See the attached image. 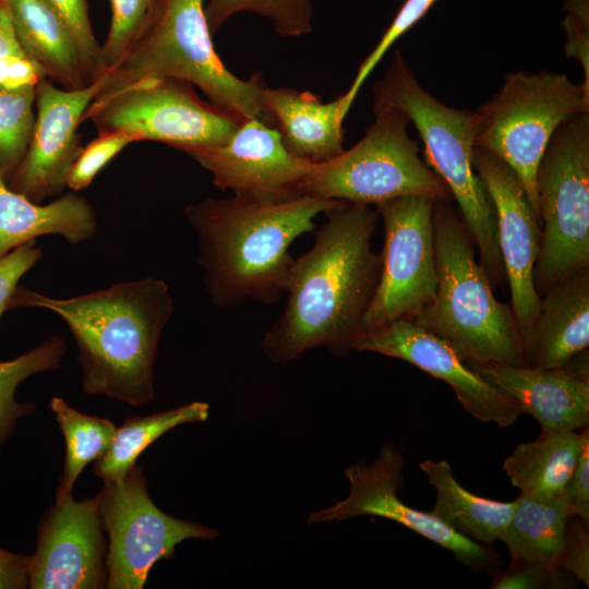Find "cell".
I'll use <instances>...</instances> for the list:
<instances>
[{"instance_id": "6da1fadb", "label": "cell", "mask_w": 589, "mask_h": 589, "mask_svg": "<svg viewBox=\"0 0 589 589\" xmlns=\"http://www.w3.org/2000/svg\"><path fill=\"white\" fill-rule=\"evenodd\" d=\"M324 215L313 245L292 264L283 313L263 337L262 349L273 363L317 347L342 357L361 335L382 266L371 247L378 213L371 205L337 201Z\"/></svg>"}, {"instance_id": "7a4b0ae2", "label": "cell", "mask_w": 589, "mask_h": 589, "mask_svg": "<svg viewBox=\"0 0 589 589\" xmlns=\"http://www.w3.org/2000/svg\"><path fill=\"white\" fill-rule=\"evenodd\" d=\"M23 306L46 309L67 323L79 348L86 394L132 406L154 399L158 342L173 310L164 280L124 281L67 299L16 287L9 309Z\"/></svg>"}, {"instance_id": "3957f363", "label": "cell", "mask_w": 589, "mask_h": 589, "mask_svg": "<svg viewBox=\"0 0 589 589\" xmlns=\"http://www.w3.org/2000/svg\"><path fill=\"white\" fill-rule=\"evenodd\" d=\"M336 202L309 195L261 202L235 195L188 205L184 215L197 236L212 303L229 308L247 300L279 301L294 262L291 243L313 231L314 219Z\"/></svg>"}, {"instance_id": "277c9868", "label": "cell", "mask_w": 589, "mask_h": 589, "mask_svg": "<svg viewBox=\"0 0 589 589\" xmlns=\"http://www.w3.org/2000/svg\"><path fill=\"white\" fill-rule=\"evenodd\" d=\"M433 233L436 293L411 322L444 340L469 365L525 364L510 305L496 299L450 200L435 201Z\"/></svg>"}, {"instance_id": "5b68a950", "label": "cell", "mask_w": 589, "mask_h": 589, "mask_svg": "<svg viewBox=\"0 0 589 589\" xmlns=\"http://www.w3.org/2000/svg\"><path fill=\"white\" fill-rule=\"evenodd\" d=\"M382 110H398L413 123L424 145L426 164L455 199L480 263L493 287H502L506 278L495 214L473 166L476 113L449 107L422 88L399 50L373 87V111Z\"/></svg>"}, {"instance_id": "8992f818", "label": "cell", "mask_w": 589, "mask_h": 589, "mask_svg": "<svg viewBox=\"0 0 589 589\" xmlns=\"http://www.w3.org/2000/svg\"><path fill=\"white\" fill-rule=\"evenodd\" d=\"M206 0H163L160 10L122 61L100 80L93 101L134 83L172 77L196 85L221 108L276 129L263 99L261 74L242 80L217 55L205 15Z\"/></svg>"}, {"instance_id": "52a82bcc", "label": "cell", "mask_w": 589, "mask_h": 589, "mask_svg": "<svg viewBox=\"0 0 589 589\" xmlns=\"http://www.w3.org/2000/svg\"><path fill=\"white\" fill-rule=\"evenodd\" d=\"M585 112H589V86L584 83L548 71L509 73L500 91L474 112V147L495 155L516 173L539 217L536 175L543 153L563 122Z\"/></svg>"}, {"instance_id": "ba28073f", "label": "cell", "mask_w": 589, "mask_h": 589, "mask_svg": "<svg viewBox=\"0 0 589 589\" xmlns=\"http://www.w3.org/2000/svg\"><path fill=\"white\" fill-rule=\"evenodd\" d=\"M374 113V122L351 148L312 165L301 194L375 206L408 195L453 199L446 183L420 158L417 143L407 133L406 115L398 110Z\"/></svg>"}, {"instance_id": "9c48e42d", "label": "cell", "mask_w": 589, "mask_h": 589, "mask_svg": "<svg viewBox=\"0 0 589 589\" xmlns=\"http://www.w3.org/2000/svg\"><path fill=\"white\" fill-rule=\"evenodd\" d=\"M541 243L533 283L541 298L589 267V112L553 133L536 175Z\"/></svg>"}, {"instance_id": "30bf717a", "label": "cell", "mask_w": 589, "mask_h": 589, "mask_svg": "<svg viewBox=\"0 0 589 589\" xmlns=\"http://www.w3.org/2000/svg\"><path fill=\"white\" fill-rule=\"evenodd\" d=\"M242 115L202 100L189 82L149 79L93 101L85 112L98 134L123 132L135 142L156 141L190 156L225 143Z\"/></svg>"}, {"instance_id": "8fae6325", "label": "cell", "mask_w": 589, "mask_h": 589, "mask_svg": "<svg viewBox=\"0 0 589 589\" xmlns=\"http://www.w3.org/2000/svg\"><path fill=\"white\" fill-rule=\"evenodd\" d=\"M98 509L109 539L105 557L109 589H141L158 561L173 557L177 544L218 534L161 512L151 500L143 469L136 464L121 479L104 481Z\"/></svg>"}, {"instance_id": "7c38bea8", "label": "cell", "mask_w": 589, "mask_h": 589, "mask_svg": "<svg viewBox=\"0 0 589 589\" xmlns=\"http://www.w3.org/2000/svg\"><path fill=\"white\" fill-rule=\"evenodd\" d=\"M434 203L408 195L376 206L385 241L378 283L363 316L361 335L393 322L411 321L433 301L437 287Z\"/></svg>"}, {"instance_id": "4fadbf2b", "label": "cell", "mask_w": 589, "mask_h": 589, "mask_svg": "<svg viewBox=\"0 0 589 589\" xmlns=\"http://www.w3.org/2000/svg\"><path fill=\"white\" fill-rule=\"evenodd\" d=\"M405 457L394 445H384L376 459L368 465L356 462L345 469L350 484L347 497L333 506L313 512L308 524L340 521L359 516L393 520L449 551L473 572L501 570L502 560L491 545L476 542L446 526L430 512L402 502L398 491L404 486Z\"/></svg>"}, {"instance_id": "5bb4252c", "label": "cell", "mask_w": 589, "mask_h": 589, "mask_svg": "<svg viewBox=\"0 0 589 589\" xmlns=\"http://www.w3.org/2000/svg\"><path fill=\"white\" fill-rule=\"evenodd\" d=\"M473 166L494 209L510 310L524 347L541 301L533 283L541 223L518 177L502 159L474 147Z\"/></svg>"}, {"instance_id": "9a60e30c", "label": "cell", "mask_w": 589, "mask_h": 589, "mask_svg": "<svg viewBox=\"0 0 589 589\" xmlns=\"http://www.w3.org/2000/svg\"><path fill=\"white\" fill-rule=\"evenodd\" d=\"M106 540L98 495L56 497L38 526L37 548L26 556L32 589H99L107 585Z\"/></svg>"}, {"instance_id": "2e32d148", "label": "cell", "mask_w": 589, "mask_h": 589, "mask_svg": "<svg viewBox=\"0 0 589 589\" xmlns=\"http://www.w3.org/2000/svg\"><path fill=\"white\" fill-rule=\"evenodd\" d=\"M100 88V80L79 89L55 86L44 79L36 85V113L27 149L4 180L34 203L59 196L82 144L79 127Z\"/></svg>"}, {"instance_id": "e0dca14e", "label": "cell", "mask_w": 589, "mask_h": 589, "mask_svg": "<svg viewBox=\"0 0 589 589\" xmlns=\"http://www.w3.org/2000/svg\"><path fill=\"white\" fill-rule=\"evenodd\" d=\"M353 350L396 358L442 380L460 406L481 422L508 428L524 414L513 398L481 376L449 345L411 321L393 322L360 335Z\"/></svg>"}, {"instance_id": "ac0fdd59", "label": "cell", "mask_w": 589, "mask_h": 589, "mask_svg": "<svg viewBox=\"0 0 589 589\" xmlns=\"http://www.w3.org/2000/svg\"><path fill=\"white\" fill-rule=\"evenodd\" d=\"M192 157L212 173L219 189L261 202L301 196L313 165L291 155L277 129L253 118H244L221 145Z\"/></svg>"}, {"instance_id": "d6986e66", "label": "cell", "mask_w": 589, "mask_h": 589, "mask_svg": "<svg viewBox=\"0 0 589 589\" xmlns=\"http://www.w3.org/2000/svg\"><path fill=\"white\" fill-rule=\"evenodd\" d=\"M532 416L541 432L580 431L589 423V378L566 366L540 369L525 364L470 365Z\"/></svg>"}, {"instance_id": "ffe728a7", "label": "cell", "mask_w": 589, "mask_h": 589, "mask_svg": "<svg viewBox=\"0 0 589 589\" xmlns=\"http://www.w3.org/2000/svg\"><path fill=\"white\" fill-rule=\"evenodd\" d=\"M589 345V267L562 280L541 297L522 347L525 365L564 366Z\"/></svg>"}, {"instance_id": "44dd1931", "label": "cell", "mask_w": 589, "mask_h": 589, "mask_svg": "<svg viewBox=\"0 0 589 589\" xmlns=\"http://www.w3.org/2000/svg\"><path fill=\"white\" fill-rule=\"evenodd\" d=\"M263 99L284 146L294 157L320 164L344 152V94L323 103L308 91L266 85Z\"/></svg>"}, {"instance_id": "7402d4cb", "label": "cell", "mask_w": 589, "mask_h": 589, "mask_svg": "<svg viewBox=\"0 0 589 589\" xmlns=\"http://www.w3.org/2000/svg\"><path fill=\"white\" fill-rule=\"evenodd\" d=\"M4 2L22 49L47 79L65 89L93 83L68 23L50 0Z\"/></svg>"}, {"instance_id": "603a6c76", "label": "cell", "mask_w": 589, "mask_h": 589, "mask_svg": "<svg viewBox=\"0 0 589 589\" xmlns=\"http://www.w3.org/2000/svg\"><path fill=\"white\" fill-rule=\"evenodd\" d=\"M96 214L88 201L73 192L48 204L29 201L11 190L0 175V256L45 235L77 244L94 237Z\"/></svg>"}, {"instance_id": "cb8c5ba5", "label": "cell", "mask_w": 589, "mask_h": 589, "mask_svg": "<svg viewBox=\"0 0 589 589\" xmlns=\"http://www.w3.org/2000/svg\"><path fill=\"white\" fill-rule=\"evenodd\" d=\"M588 436V425L580 431L541 432L536 440L518 444L505 458L503 470L519 492L539 500L557 497Z\"/></svg>"}, {"instance_id": "d4e9b609", "label": "cell", "mask_w": 589, "mask_h": 589, "mask_svg": "<svg viewBox=\"0 0 589 589\" xmlns=\"http://www.w3.org/2000/svg\"><path fill=\"white\" fill-rule=\"evenodd\" d=\"M419 468L435 491L431 514L476 542L492 545L500 541L513 516L515 501L500 502L471 493L456 480L447 460L425 459Z\"/></svg>"}, {"instance_id": "484cf974", "label": "cell", "mask_w": 589, "mask_h": 589, "mask_svg": "<svg viewBox=\"0 0 589 589\" xmlns=\"http://www.w3.org/2000/svg\"><path fill=\"white\" fill-rule=\"evenodd\" d=\"M514 501L513 516L500 539L510 560L558 566L572 516L565 496L539 500L520 492Z\"/></svg>"}, {"instance_id": "4316f807", "label": "cell", "mask_w": 589, "mask_h": 589, "mask_svg": "<svg viewBox=\"0 0 589 589\" xmlns=\"http://www.w3.org/2000/svg\"><path fill=\"white\" fill-rule=\"evenodd\" d=\"M209 405L193 401L145 417L127 419L117 428L107 452L96 460L94 473L104 481L119 480L135 465L137 457L167 431L208 418Z\"/></svg>"}, {"instance_id": "83f0119b", "label": "cell", "mask_w": 589, "mask_h": 589, "mask_svg": "<svg viewBox=\"0 0 589 589\" xmlns=\"http://www.w3.org/2000/svg\"><path fill=\"white\" fill-rule=\"evenodd\" d=\"M50 408L65 442L63 473L56 493L58 497L72 493L83 469L107 452L117 428L106 418L77 411L60 397L50 400Z\"/></svg>"}, {"instance_id": "f1b7e54d", "label": "cell", "mask_w": 589, "mask_h": 589, "mask_svg": "<svg viewBox=\"0 0 589 589\" xmlns=\"http://www.w3.org/2000/svg\"><path fill=\"white\" fill-rule=\"evenodd\" d=\"M65 350V341L53 336L13 360L0 361V448L11 436L17 421L34 410L32 402L16 400L17 386L33 374L56 370Z\"/></svg>"}, {"instance_id": "f546056e", "label": "cell", "mask_w": 589, "mask_h": 589, "mask_svg": "<svg viewBox=\"0 0 589 589\" xmlns=\"http://www.w3.org/2000/svg\"><path fill=\"white\" fill-rule=\"evenodd\" d=\"M204 9L212 35L239 12L267 17L275 31L285 37L301 36L312 31L313 9L310 0H206Z\"/></svg>"}, {"instance_id": "4dcf8cb0", "label": "cell", "mask_w": 589, "mask_h": 589, "mask_svg": "<svg viewBox=\"0 0 589 589\" xmlns=\"http://www.w3.org/2000/svg\"><path fill=\"white\" fill-rule=\"evenodd\" d=\"M111 22L100 45L97 81L111 72L156 19L163 0H110Z\"/></svg>"}, {"instance_id": "1f68e13d", "label": "cell", "mask_w": 589, "mask_h": 589, "mask_svg": "<svg viewBox=\"0 0 589 589\" xmlns=\"http://www.w3.org/2000/svg\"><path fill=\"white\" fill-rule=\"evenodd\" d=\"M36 86H0V175L5 180L22 160L35 122Z\"/></svg>"}, {"instance_id": "d6a6232c", "label": "cell", "mask_w": 589, "mask_h": 589, "mask_svg": "<svg viewBox=\"0 0 589 589\" xmlns=\"http://www.w3.org/2000/svg\"><path fill=\"white\" fill-rule=\"evenodd\" d=\"M438 0H406L371 53L361 63L349 89L344 94L347 116L362 84L395 41L417 24Z\"/></svg>"}, {"instance_id": "836d02e7", "label": "cell", "mask_w": 589, "mask_h": 589, "mask_svg": "<svg viewBox=\"0 0 589 589\" xmlns=\"http://www.w3.org/2000/svg\"><path fill=\"white\" fill-rule=\"evenodd\" d=\"M132 143H135V140L123 132L98 134L92 142L82 146L68 172L67 188L72 191L87 188L103 168Z\"/></svg>"}, {"instance_id": "e575fe53", "label": "cell", "mask_w": 589, "mask_h": 589, "mask_svg": "<svg viewBox=\"0 0 589 589\" xmlns=\"http://www.w3.org/2000/svg\"><path fill=\"white\" fill-rule=\"evenodd\" d=\"M563 568L536 562L510 560L509 567L493 576V589L567 588Z\"/></svg>"}, {"instance_id": "d590c367", "label": "cell", "mask_w": 589, "mask_h": 589, "mask_svg": "<svg viewBox=\"0 0 589 589\" xmlns=\"http://www.w3.org/2000/svg\"><path fill=\"white\" fill-rule=\"evenodd\" d=\"M68 23L79 46L85 68L95 80L100 45L94 35L88 16L87 0H50Z\"/></svg>"}, {"instance_id": "8d00e7d4", "label": "cell", "mask_w": 589, "mask_h": 589, "mask_svg": "<svg viewBox=\"0 0 589 589\" xmlns=\"http://www.w3.org/2000/svg\"><path fill=\"white\" fill-rule=\"evenodd\" d=\"M41 257L36 240L28 241L0 256V318L9 309L11 298L21 277Z\"/></svg>"}, {"instance_id": "74e56055", "label": "cell", "mask_w": 589, "mask_h": 589, "mask_svg": "<svg viewBox=\"0 0 589 589\" xmlns=\"http://www.w3.org/2000/svg\"><path fill=\"white\" fill-rule=\"evenodd\" d=\"M588 525L575 516L567 520L558 566L589 586Z\"/></svg>"}, {"instance_id": "f35d334b", "label": "cell", "mask_w": 589, "mask_h": 589, "mask_svg": "<svg viewBox=\"0 0 589 589\" xmlns=\"http://www.w3.org/2000/svg\"><path fill=\"white\" fill-rule=\"evenodd\" d=\"M572 516L589 526V436L585 440L576 467L563 493Z\"/></svg>"}, {"instance_id": "ab89813d", "label": "cell", "mask_w": 589, "mask_h": 589, "mask_svg": "<svg viewBox=\"0 0 589 589\" xmlns=\"http://www.w3.org/2000/svg\"><path fill=\"white\" fill-rule=\"evenodd\" d=\"M562 25L566 34V56L580 62L586 76L584 84L589 86V19L566 14Z\"/></svg>"}, {"instance_id": "60d3db41", "label": "cell", "mask_w": 589, "mask_h": 589, "mask_svg": "<svg viewBox=\"0 0 589 589\" xmlns=\"http://www.w3.org/2000/svg\"><path fill=\"white\" fill-rule=\"evenodd\" d=\"M28 587L26 556L0 548V589Z\"/></svg>"}, {"instance_id": "b9f144b4", "label": "cell", "mask_w": 589, "mask_h": 589, "mask_svg": "<svg viewBox=\"0 0 589 589\" xmlns=\"http://www.w3.org/2000/svg\"><path fill=\"white\" fill-rule=\"evenodd\" d=\"M20 56L27 55L16 38L9 9L4 0H0V61Z\"/></svg>"}]
</instances>
